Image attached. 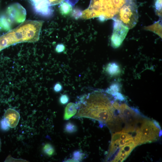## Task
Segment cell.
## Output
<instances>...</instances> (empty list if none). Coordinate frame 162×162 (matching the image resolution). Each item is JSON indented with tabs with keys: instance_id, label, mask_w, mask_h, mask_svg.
I'll list each match as a JSON object with an SVG mask.
<instances>
[{
	"instance_id": "cell-16",
	"label": "cell",
	"mask_w": 162,
	"mask_h": 162,
	"mask_svg": "<svg viewBox=\"0 0 162 162\" xmlns=\"http://www.w3.org/2000/svg\"><path fill=\"white\" fill-rule=\"evenodd\" d=\"M83 157V154L80 151L76 150L74 152L72 159L75 162H78L81 160Z\"/></svg>"
},
{
	"instance_id": "cell-13",
	"label": "cell",
	"mask_w": 162,
	"mask_h": 162,
	"mask_svg": "<svg viewBox=\"0 0 162 162\" xmlns=\"http://www.w3.org/2000/svg\"><path fill=\"white\" fill-rule=\"evenodd\" d=\"M119 89L118 85L117 84H114L111 85L110 88L106 89V92L114 96L118 92Z\"/></svg>"
},
{
	"instance_id": "cell-14",
	"label": "cell",
	"mask_w": 162,
	"mask_h": 162,
	"mask_svg": "<svg viewBox=\"0 0 162 162\" xmlns=\"http://www.w3.org/2000/svg\"><path fill=\"white\" fill-rule=\"evenodd\" d=\"M43 149L44 153L49 156L52 155L55 152L53 147L49 143L46 144L43 147Z\"/></svg>"
},
{
	"instance_id": "cell-23",
	"label": "cell",
	"mask_w": 162,
	"mask_h": 162,
	"mask_svg": "<svg viewBox=\"0 0 162 162\" xmlns=\"http://www.w3.org/2000/svg\"><path fill=\"white\" fill-rule=\"evenodd\" d=\"M156 9L160 11L161 10V0H157L156 4Z\"/></svg>"
},
{
	"instance_id": "cell-24",
	"label": "cell",
	"mask_w": 162,
	"mask_h": 162,
	"mask_svg": "<svg viewBox=\"0 0 162 162\" xmlns=\"http://www.w3.org/2000/svg\"><path fill=\"white\" fill-rule=\"evenodd\" d=\"M153 122L155 126V127L159 129H160V126L158 123L155 120H153Z\"/></svg>"
},
{
	"instance_id": "cell-3",
	"label": "cell",
	"mask_w": 162,
	"mask_h": 162,
	"mask_svg": "<svg viewBox=\"0 0 162 162\" xmlns=\"http://www.w3.org/2000/svg\"><path fill=\"white\" fill-rule=\"evenodd\" d=\"M135 0H91L88 7L83 11L87 19L99 17L101 20L114 19L124 6Z\"/></svg>"
},
{
	"instance_id": "cell-10",
	"label": "cell",
	"mask_w": 162,
	"mask_h": 162,
	"mask_svg": "<svg viewBox=\"0 0 162 162\" xmlns=\"http://www.w3.org/2000/svg\"><path fill=\"white\" fill-rule=\"evenodd\" d=\"M136 146L133 140L120 148L118 153L122 155L128 157L133 149Z\"/></svg>"
},
{
	"instance_id": "cell-18",
	"label": "cell",
	"mask_w": 162,
	"mask_h": 162,
	"mask_svg": "<svg viewBox=\"0 0 162 162\" xmlns=\"http://www.w3.org/2000/svg\"><path fill=\"white\" fill-rule=\"evenodd\" d=\"M59 100L60 103L62 104H65L68 102L69 98L67 94H62L60 96Z\"/></svg>"
},
{
	"instance_id": "cell-17",
	"label": "cell",
	"mask_w": 162,
	"mask_h": 162,
	"mask_svg": "<svg viewBox=\"0 0 162 162\" xmlns=\"http://www.w3.org/2000/svg\"><path fill=\"white\" fill-rule=\"evenodd\" d=\"M122 131L116 132L112 134L111 143H114L120 139Z\"/></svg>"
},
{
	"instance_id": "cell-1",
	"label": "cell",
	"mask_w": 162,
	"mask_h": 162,
	"mask_svg": "<svg viewBox=\"0 0 162 162\" xmlns=\"http://www.w3.org/2000/svg\"><path fill=\"white\" fill-rule=\"evenodd\" d=\"M112 102L104 94H92L79 110L76 116L94 119L109 125L115 117Z\"/></svg>"
},
{
	"instance_id": "cell-25",
	"label": "cell",
	"mask_w": 162,
	"mask_h": 162,
	"mask_svg": "<svg viewBox=\"0 0 162 162\" xmlns=\"http://www.w3.org/2000/svg\"><path fill=\"white\" fill-rule=\"evenodd\" d=\"M1 140L0 138V152L1 151Z\"/></svg>"
},
{
	"instance_id": "cell-6",
	"label": "cell",
	"mask_w": 162,
	"mask_h": 162,
	"mask_svg": "<svg viewBox=\"0 0 162 162\" xmlns=\"http://www.w3.org/2000/svg\"><path fill=\"white\" fill-rule=\"evenodd\" d=\"M114 21L111 43L112 46L116 48L119 47L122 44L129 29L121 21L117 20Z\"/></svg>"
},
{
	"instance_id": "cell-12",
	"label": "cell",
	"mask_w": 162,
	"mask_h": 162,
	"mask_svg": "<svg viewBox=\"0 0 162 162\" xmlns=\"http://www.w3.org/2000/svg\"><path fill=\"white\" fill-rule=\"evenodd\" d=\"M106 70L108 74L111 75H116L120 71L119 66L114 62L109 64L106 67Z\"/></svg>"
},
{
	"instance_id": "cell-11",
	"label": "cell",
	"mask_w": 162,
	"mask_h": 162,
	"mask_svg": "<svg viewBox=\"0 0 162 162\" xmlns=\"http://www.w3.org/2000/svg\"><path fill=\"white\" fill-rule=\"evenodd\" d=\"M60 4L59 10L62 15L67 16L71 13L72 9L71 4L65 1H63Z\"/></svg>"
},
{
	"instance_id": "cell-4",
	"label": "cell",
	"mask_w": 162,
	"mask_h": 162,
	"mask_svg": "<svg viewBox=\"0 0 162 162\" xmlns=\"http://www.w3.org/2000/svg\"><path fill=\"white\" fill-rule=\"evenodd\" d=\"M138 19L137 5L136 1L128 4L120 10L113 19L121 21L129 29L136 25Z\"/></svg>"
},
{
	"instance_id": "cell-2",
	"label": "cell",
	"mask_w": 162,
	"mask_h": 162,
	"mask_svg": "<svg viewBox=\"0 0 162 162\" xmlns=\"http://www.w3.org/2000/svg\"><path fill=\"white\" fill-rule=\"evenodd\" d=\"M44 21L28 20L0 36V51L9 46L23 42L38 41Z\"/></svg>"
},
{
	"instance_id": "cell-21",
	"label": "cell",
	"mask_w": 162,
	"mask_h": 162,
	"mask_svg": "<svg viewBox=\"0 0 162 162\" xmlns=\"http://www.w3.org/2000/svg\"><path fill=\"white\" fill-rule=\"evenodd\" d=\"M65 49V46L62 44H58L56 48V50L57 52H61L63 51Z\"/></svg>"
},
{
	"instance_id": "cell-8",
	"label": "cell",
	"mask_w": 162,
	"mask_h": 162,
	"mask_svg": "<svg viewBox=\"0 0 162 162\" xmlns=\"http://www.w3.org/2000/svg\"><path fill=\"white\" fill-rule=\"evenodd\" d=\"M9 127L13 128L16 127L19 122L20 115L19 112L12 108L8 109L4 114V118Z\"/></svg>"
},
{
	"instance_id": "cell-7",
	"label": "cell",
	"mask_w": 162,
	"mask_h": 162,
	"mask_svg": "<svg viewBox=\"0 0 162 162\" xmlns=\"http://www.w3.org/2000/svg\"><path fill=\"white\" fill-rule=\"evenodd\" d=\"M35 12L42 16L49 17L51 16L53 10L47 0H30Z\"/></svg>"
},
{
	"instance_id": "cell-22",
	"label": "cell",
	"mask_w": 162,
	"mask_h": 162,
	"mask_svg": "<svg viewBox=\"0 0 162 162\" xmlns=\"http://www.w3.org/2000/svg\"><path fill=\"white\" fill-rule=\"evenodd\" d=\"M62 85L59 83H56L54 87V90L56 92H60L62 89Z\"/></svg>"
},
{
	"instance_id": "cell-5",
	"label": "cell",
	"mask_w": 162,
	"mask_h": 162,
	"mask_svg": "<svg viewBox=\"0 0 162 162\" xmlns=\"http://www.w3.org/2000/svg\"><path fill=\"white\" fill-rule=\"evenodd\" d=\"M140 129L142 134L140 144L151 142L158 139L159 129L155 127L153 121L143 120Z\"/></svg>"
},
{
	"instance_id": "cell-19",
	"label": "cell",
	"mask_w": 162,
	"mask_h": 162,
	"mask_svg": "<svg viewBox=\"0 0 162 162\" xmlns=\"http://www.w3.org/2000/svg\"><path fill=\"white\" fill-rule=\"evenodd\" d=\"M1 127L4 130H8L10 127L6 121L3 118L1 122Z\"/></svg>"
},
{
	"instance_id": "cell-9",
	"label": "cell",
	"mask_w": 162,
	"mask_h": 162,
	"mask_svg": "<svg viewBox=\"0 0 162 162\" xmlns=\"http://www.w3.org/2000/svg\"><path fill=\"white\" fill-rule=\"evenodd\" d=\"M78 106L73 103H70L67 105L65 109L64 119L68 120L74 116L76 113Z\"/></svg>"
},
{
	"instance_id": "cell-15",
	"label": "cell",
	"mask_w": 162,
	"mask_h": 162,
	"mask_svg": "<svg viewBox=\"0 0 162 162\" xmlns=\"http://www.w3.org/2000/svg\"><path fill=\"white\" fill-rule=\"evenodd\" d=\"M64 130L67 133H73L76 131L77 127L73 123L68 122L65 125Z\"/></svg>"
},
{
	"instance_id": "cell-20",
	"label": "cell",
	"mask_w": 162,
	"mask_h": 162,
	"mask_svg": "<svg viewBox=\"0 0 162 162\" xmlns=\"http://www.w3.org/2000/svg\"><path fill=\"white\" fill-rule=\"evenodd\" d=\"M64 0H47L50 6L54 5L61 3Z\"/></svg>"
}]
</instances>
